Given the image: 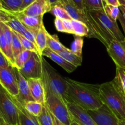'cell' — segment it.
Instances as JSON below:
<instances>
[{
  "label": "cell",
  "mask_w": 125,
  "mask_h": 125,
  "mask_svg": "<svg viewBox=\"0 0 125 125\" xmlns=\"http://www.w3.org/2000/svg\"><path fill=\"white\" fill-rule=\"evenodd\" d=\"M120 5L121 4H125V0H119Z\"/></svg>",
  "instance_id": "cell-47"
},
{
  "label": "cell",
  "mask_w": 125,
  "mask_h": 125,
  "mask_svg": "<svg viewBox=\"0 0 125 125\" xmlns=\"http://www.w3.org/2000/svg\"><path fill=\"white\" fill-rule=\"evenodd\" d=\"M15 33L17 35V36H18V39L20 40L21 43H22V46H23V50H28V51H32V52H36V53L39 55L36 46L33 42H31V41L28 40V39H26V38L23 35H22V34H20L17 32ZM39 56H40V55H39Z\"/></svg>",
  "instance_id": "cell-34"
},
{
  "label": "cell",
  "mask_w": 125,
  "mask_h": 125,
  "mask_svg": "<svg viewBox=\"0 0 125 125\" xmlns=\"http://www.w3.org/2000/svg\"><path fill=\"white\" fill-rule=\"evenodd\" d=\"M18 70L26 80L30 78H41L42 57L32 52L28 61Z\"/></svg>",
  "instance_id": "cell-9"
},
{
  "label": "cell",
  "mask_w": 125,
  "mask_h": 125,
  "mask_svg": "<svg viewBox=\"0 0 125 125\" xmlns=\"http://www.w3.org/2000/svg\"><path fill=\"white\" fill-rule=\"evenodd\" d=\"M56 4L63 7L72 19L82 22L87 26L89 31V38L98 39L105 45L96 23L87 10L83 11L78 9L70 0H60Z\"/></svg>",
  "instance_id": "cell-5"
},
{
  "label": "cell",
  "mask_w": 125,
  "mask_h": 125,
  "mask_svg": "<svg viewBox=\"0 0 125 125\" xmlns=\"http://www.w3.org/2000/svg\"><path fill=\"white\" fill-rule=\"evenodd\" d=\"M119 8H120V11H121V14L123 15L124 18L125 19V4H121L120 5V7H119Z\"/></svg>",
  "instance_id": "cell-44"
},
{
  "label": "cell",
  "mask_w": 125,
  "mask_h": 125,
  "mask_svg": "<svg viewBox=\"0 0 125 125\" xmlns=\"http://www.w3.org/2000/svg\"><path fill=\"white\" fill-rule=\"evenodd\" d=\"M50 114H51V113H50ZM51 117H52L53 122V125H64L62 123H61V122H60V120H58L57 118H56V117H54V116L53 115L51 114Z\"/></svg>",
  "instance_id": "cell-43"
},
{
  "label": "cell",
  "mask_w": 125,
  "mask_h": 125,
  "mask_svg": "<svg viewBox=\"0 0 125 125\" xmlns=\"http://www.w3.org/2000/svg\"><path fill=\"white\" fill-rule=\"evenodd\" d=\"M67 107L74 122L80 125H98L84 109L71 102L67 103Z\"/></svg>",
  "instance_id": "cell-12"
},
{
  "label": "cell",
  "mask_w": 125,
  "mask_h": 125,
  "mask_svg": "<svg viewBox=\"0 0 125 125\" xmlns=\"http://www.w3.org/2000/svg\"><path fill=\"white\" fill-rule=\"evenodd\" d=\"M120 125H125V120H120Z\"/></svg>",
  "instance_id": "cell-49"
},
{
  "label": "cell",
  "mask_w": 125,
  "mask_h": 125,
  "mask_svg": "<svg viewBox=\"0 0 125 125\" xmlns=\"http://www.w3.org/2000/svg\"><path fill=\"white\" fill-rule=\"evenodd\" d=\"M118 20H119V21H120V24H121V27H122L123 30L124 31V34H125V19L124 18L123 16V15L121 14V12H120V15H119V17H118Z\"/></svg>",
  "instance_id": "cell-42"
},
{
  "label": "cell",
  "mask_w": 125,
  "mask_h": 125,
  "mask_svg": "<svg viewBox=\"0 0 125 125\" xmlns=\"http://www.w3.org/2000/svg\"><path fill=\"white\" fill-rule=\"evenodd\" d=\"M0 125H12L7 123L6 120L3 118V117L0 115Z\"/></svg>",
  "instance_id": "cell-45"
},
{
  "label": "cell",
  "mask_w": 125,
  "mask_h": 125,
  "mask_svg": "<svg viewBox=\"0 0 125 125\" xmlns=\"http://www.w3.org/2000/svg\"><path fill=\"white\" fill-rule=\"evenodd\" d=\"M54 23H55V28H56V30H57L58 31L61 32H65V29L63 26V24H62V20L55 18Z\"/></svg>",
  "instance_id": "cell-38"
},
{
  "label": "cell",
  "mask_w": 125,
  "mask_h": 125,
  "mask_svg": "<svg viewBox=\"0 0 125 125\" xmlns=\"http://www.w3.org/2000/svg\"><path fill=\"white\" fill-rule=\"evenodd\" d=\"M42 56H45V57L50 58V59L52 60L53 62L57 63L58 65L62 67L63 69H64L66 72L69 73H72V72H74L77 68V67L74 66L73 65L67 61H66L61 56H60V55L58 54L56 52L51 51V50H50L48 48H46L44 50V51H43Z\"/></svg>",
  "instance_id": "cell-18"
},
{
  "label": "cell",
  "mask_w": 125,
  "mask_h": 125,
  "mask_svg": "<svg viewBox=\"0 0 125 125\" xmlns=\"http://www.w3.org/2000/svg\"><path fill=\"white\" fill-rule=\"evenodd\" d=\"M2 9L9 13L21 11L23 0H1Z\"/></svg>",
  "instance_id": "cell-21"
},
{
  "label": "cell",
  "mask_w": 125,
  "mask_h": 125,
  "mask_svg": "<svg viewBox=\"0 0 125 125\" xmlns=\"http://www.w3.org/2000/svg\"><path fill=\"white\" fill-rule=\"evenodd\" d=\"M0 85L12 97H17L18 95V80L14 67L0 68Z\"/></svg>",
  "instance_id": "cell-8"
},
{
  "label": "cell",
  "mask_w": 125,
  "mask_h": 125,
  "mask_svg": "<svg viewBox=\"0 0 125 125\" xmlns=\"http://www.w3.org/2000/svg\"><path fill=\"white\" fill-rule=\"evenodd\" d=\"M66 80L69 102L86 111H94L104 105L99 94V85L80 83L69 78Z\"/></svg>",
  "instance_id": "cell-1"
},
{
  "label": "cell",
  "mask_w": 125,
  "mask_h": 125,
  "mask_svg": "<svg viewBox=\"0 0 125 125\" xmlns=\"http://www.w3.org/2000/svg\"><path fill=\"white\" fill-rule=\"evenodd\" d=\"M15 16L26 28L27 29L33 31L36 33H38V31L40 29V26L44 24L43 23V17L44 16H39V17H30L23 15L20 12L11 13Z\"/></svg>",
  "instance_id": "cell-16"
},
{
  "label": "cell",
  "mask_w": 125,
  "mask_h": 125,
  "mask_svg": "<svg viewBox=\"0 0 125 125\" xmlns=\"http://www.w3.org/2000/svg\"><path fill=\"white\" fill-rule=\"evenodd\" d=\"M22 105L25 109L26 111H28L32 115L36 117L40 115V114L42 112V111L43 106H44V104H42L39 103H38L34 101H28V102L24 103Z\"/></svg>",
  "instance_id": "cell-25"
},
{
  "label": "cell",
  "mask_w": 125,
  "mask_h": 125,
  "mask_svg": "<svg viewBox=\"0 0 125 125\" xmlns=\"http://www.w3.org/2000/svg\"><path fill=\"white\" fill-rule=\"evenodd\" d=\"M36 34L37 33H36L35 32L33 31L29 30V29H27L26 31L22 35H23L26 39H28V40L31 41V42H33V43L36 45Z\"/></svg>",
  "instance_id": "cell-36"
},
{
  "label": "cell",
  "mask_w": 125,
  "mask_h": 125,
  "mask_svg": "<svg viewBox=\"0 0 125 125\" xmlns=\"http://www.w3.org/2000/svg\"><path fill=\"white\" fill-rule=\"evenodd\" d=\"M103 1H104V0H103Z\"/></svg>",
  "instance_id": "cell-51"
},
{
  "label": "cell",
  "mask_w": 125,
  "mask_h": 125,
  "mask_svg": "<svg viewBox=\"0 0 125 125\" xmlns=\"http://www.w3.org/2000/svg\"><path fill=\"white\" fill-rule=\"evenodd\" d=\"M83 46V39L81 37L75 36L74 40L72 42L71 49L73 53L79 57H82V48Z\"/></svg>",
  "instance_id": "cell-33"
},
{
  "label": "cell",
  "mask_w": 125,
  "mask_h": 125,
  "mask_svg": "<svg viewBox=\"0 0 125 125\" xmlns=\"http://www.w3.org/2000/svg\"><path fill=\"white\" fill-rule=\"evenodd\" d=\"M42 79L45 86L61 99L67 104V82L42 57Z\"/></svg>",
  "instance_id": "cell-4"
},
{
  "label": "cell",
  "mask_w": 125,
  "mask_h": 125,
  "mask_svg": "<svg viewBox=\"0 0 125 125\" xmlns=\"http://www.w3.org/2000/svg\"><path fill=\"white\" fill-rule=\"evenodd\" d=\"M62 22L65 29V33L74 35V28L72 25L71 20H62Z\"/></svg>",
  "instance_id": "cell-35"
},
{
  "label": "cell",
  "mask_w": 125,
  "mask_h": 125,
  "mask_svg": "<svg viewBox=\"0 0 125 125\" xmlns=\"http://www.w3.org/2000/svg\"><path fill=\"white\" fill-rule=\"evenodd\" d=\"M57 54L77 68L82 65V60H83L82 57L77 56L74 53H73L70 49L67 48L65 46L63 50H61L60 52H58Z\"/></svg>",
  "instance_id": "cell-20"
},
{
  "label": "cell",
  "mask_w": 125,
  "mask_h": 125,
  "mask_svg": "<svg viewBox=\"0 0 125 125\" xmlns=\"http://www.w3.org/2000/svg\"><path fill=\"white\" fill-rule=\"evenodd\" d=\"M11 64L9 63V61H7V59L6 58L3 54L0 51V68H6L10 67Z\"/></svg>",
  "instance_id": "cell-37"
},
{
  "label": "cell",
  "mask_w": 125,
  "mask_h": 125,
  "mask_svg": "<svg viewBox=\"0 0 125 125\" xmlns=\"http://www.w3.org/2000/svg\"><path fill=\"white\" fill-rule=\"evenodd\" d=\"M45 104L50 113L64 125H71L73 120L67 104L46 86H45Z\"/></svg>",
  "instance_id": "cell-6"
},
{
  "label": "cell",
  "mask_w": 125,
  "mask_h": 125,
  "mask_svg": "<svg viewBox=\"0 0 125 125\" xmlns=\"http://www.w3.org/2000/svg\"><path fill=\"white\" fill-rule=\"evenodd\" d=\"M31 95L34 101L44 104L45 103V90L42 78L27 79Z\"/></svg>",
  "instance_id": "cell-14"
},
{
  "label": "cell",
  "mask_w": 125,
  "mask_h": 125,
  "mask_svg": "<svg viewBox=\"0 0 125 125\" xmlns=\"http://www.w3.org/2000/svg\"><path fill=\"white\" fill-rule=\"evenodd\" d=\"M104 10L108 17L113 21H116L121 12L119 7L108 4L104 5Z\"/></svg>",
  "instance_id": "cell-32"
},
{
  "label": "cell",
  "mask_w": 125,
  "mask_h": 125,
  "mask_svg": "<svg viewBox=\"0 0 125 125\" xmlns=\"http://www.w3.org/2000/svg\"><path fill=\"white\" fill-rule=\"evenodd\" d=\"M32 51L23 50L17 57L15 58L14 67L19 70L23 67L26 62L29 59Z\"/></svg>",
  "instance_id": "cell-28"
},
{
  "label": "cell",
  "mask_w": 125,
  "mask_h": 125,
  "mask_svg": "<svg viewBox=\"0 0 125 125\" xmlns=\"http://www.w3.org/2000/svg\"><path fill=\"white\" fill-rule=\"evenodd\" d=\"M12 30V29H11ZM12 54L14 59L23 50L21 42L16 34L15 32L12 30V43H11Z\"/></svg>",
  "instance_id": "cell-29"
},
{
  "label": "cell",
  "mask_w": 125,
  "mask_h": 125,
  "mask_svg": "<svg viewBox=\"0 0 125 125\" xmlns=\"http://www.w3.org/2000/svg\"><path fill=\"white\" fill-rule=\"evenodd\" d=\"M80 125V124H78V123H77L76 122H74V121H73V122H72V123H71V125Z\"/></svg>",
  "instance_id": "cell-48"
},
{
  "label": "cell",
  "mask_w": 125,
  "mask_h": 125,
  "mask_svg": "<svg viewBox=\"0 0 125 125\" xmlns=\"http://www.w3.org/2000/svg\"><path fill=\"white\" fill-rule=\"evenodd\" d=\"M87 12L96 23L100 36L105 43V47H107L113 40L120 42L125 40V36L119 29L117 22L110 20L105 13L104 9Z\"/></svg>",
  "instance_id": "cell-3"
},
{
  "label": "cell",
  "mask_w": 125,
  "mask_h": 125,
  "mask_svg": "<svg viewBox=\"0 0 125 125\" xmlns=\"http://www.w3.org/2000/svg\"><path fill=\"white\" fill-rule=\"evenodd\" d=\"M47 31L44 26V24H42L37 33L36 39V45L39 55L41 57H42L43 51L47 48Z\"/></svg>",
  "instance_id": "cell-19"
},
{
  "label": "cell",
  "mask_w": 125,
  "mask_h": 125,
  "mask_svg": "<svg viewBox=\"0 0 125 125\" xmlns=\"http://www.w3.org/2000/svg\"><path fill=\"white\" fill-rule=\"evenodd\" d=\"M10 15H11V13H8L6 11L0 10V22L6 23L9 19Z\"/></svg>",
  "instance_id": "cell-40"
},
{
  "label": "cell",
  "mask_w": 125,
  "mask_h": 125,
  "mask_svg": "<svg viewBox=\"0 0 125 125\" xmlns=\"http://www.w3.org/2000/svg\"><path fill=\"white\" fill-rule=\"evenodd\" d=\"M6 23L12 31L20 34H22V35H23L27 30L26 28L23 25V23L15 16L11 13L9 19L6 23Z\"/></svg>",
  "instance_id": "cell-23"
},
{
  "label": "cell",
  "mask_w": 125,
  "mask_h": 125,
  "mask_svg": "<svg viewBox=\"0 0 125 125\" xmlns=\"http://www.w3.org/2000/svg\"><path fill=\"white\" fill-rule=\"evenodd\" d=\"M75 6L81 10H86L84 0H70Z\"/></svg>",
  "instance_id": "cell-39"
},
{
  "label": "cell",
  "mask_w": 125,
  "mask_h": 125,
  "mask_svg": "<svg viewBox=\"0 0 125 125\" xmlns=\"http://www.w3.org/2000/svg\"><path fill=\"white\" fill-rule=\"evenodd\" d=\"M59 1H60V0H49V2H50V4H51V7L55 6V5H56Z\"/></svg>",
  "instance_id": "cell-46"
},
{
  "label": "cell",
  "mask_w": 125,
  "mask_h": 125,
  "mask_svg": "<svg viewBox=\"0 0 125 125\" xmlns=\"http://www.w3.org/2000/svg\"><path fill=\"white\" fill-rule=\"evenodd\" d=\"M87 11L99 10L104 9L105 2L103 0H84Z\"/></svg>",
  "instance_id": "cell-31"
},
{
  "label": "cell",
  "mask_w": 125,
  "mask_h": 125,
  "mask_svg": "<svg viewBox=\"0 0 125 125\" xmlns=\"http://www.w3.org/2000/svg\"><path fill=\"white\" fill-rule=\"evenodd\" d=\"M113 81L125 97V70L116 67V74Z\"/></svg>",
  "instance_id": "cell-26"
},
{
  "label": "cell",
  "mask_w": 125,
  "mask_h": 125,
  "mask_svg": "<svg viewBox=\"0 0 125 125\" xmlns=\"http://www.w3.org/2000/svg\"><path fill=\"white\" fill-rule=\"evenodd\" d=\"M50 12H51L55 16V18H59L60 20H72L66 10L59 5L56 4L52 6Z\"/></svg>",
  "instance_id": "cell-30"
},
{
  "label": "cell",
  "mask_w": 125,
  "mask_h": 125,
  "mask_svg": "<svg viewBox=\"0 0 125 125\" xmlns=\"http://www.w3.org/2000/svg\"><path fill=\"white\" fill-rule=\"evenodd\" d=\"M99 94L105 104L119 120H125V97L113 80L99 85Z\"/></svg>",
  "instance_id": "cell-2"
},
{
  "label": "cell",
  "mask_w": 125,
  "mask_h": 125,
  "mask_svg": "<svg viewBox=\"0 0 125 125\" xmlns=\"http://www.w3.org/2000/svg\"><path fill=\"white\" fill-rule=\"evenodd\" d=\"M0 115L8 123L19 125L18 109L12 96L0 85Z\"/></svg>",
  "instance_id": "cell-7"
},
{
  "label": "cell",
  "mask_w": 125,
  "mask_h": 125,
  "mask_svg": "<svg viewBox=\"0 0 125 125\" xmlns=\"http://www.w3.org/2000/svg\"><path fill=\"white\" fill-rule=\"evenodd\" d=\"M107 48V51L118 68L125 70V40H113Z\"/></svg>",
  "instance_id": "cell-11"
},
{
  "label": "cell",
  "mask_w": 125,
  "mask_h": 125,
  "mask_svg": "<svg viewBox=\"0 0 125 125\" xmlns=\"http://www.w3.org/2000/svg\"><path fill=\"white\" fill-rule=\"evenodd\" d=\"M47 48L51 50L53 52L58 53L63 50L64 46L61 43L57 35H52L47 32Z\"/></svg>",
  "instance_id": "cell-22"
},
{
  "label": "cell",
  "mask_w": 125,
  "mask_h": 125,
  "mask_svg": "<svg viewBox=\"0 0 125 125\" xmlns=\"http://www.w3.org/2000/svg\"><path fill=\"white\" fill-rule=\"evenodd\" d=\"M12 98L18 109L19 125H40L36 117L32 115L28 111H26L15 97H12Z\"/></svg>",
  "instance_id": "cell-17"
},
{
  "label": "cell",
  "mask_w": 125,
  "mask_h": 125,
  "mask_svg": "<svg viewBox=\"0 0 125 125\" xmlns=\"http://www.w3.org/2000/svg\"><path fill=\"white\" fill-rule=\"evenodd\" d=\"M0 10H4L2 9V4H1V0H0Z\"/></svg>",
  "instance_id": "cell-50"
},
{
  "label": "cell",
  "mask_w": 125,
  "mask_h": 125,
  "mask_svg": "<svg viewBox=\"0 0 125 125\" xmlns=\"http://www.w3.org/2000/svg\"><path fill=\"white\" fill-rule=\"evenodd\" d=\"M15 69L16 75H17V80H18V95L17 97H15L16 99L22 104L28 101H34L31 95L28 81L24 78V76L20 73L18 69L16 68H15Z\"/></svg>",
  "instance_id": "cell-15"
},
{
  "label": "cell",
  "mask_w": 125,
  "mask_h": 125,
  "mask_svg": "<svg viewBox=\"0 0 125 125\" xmlns=\"http://www.w3.org/2000/svg\"></svg>",
  "instance_id": "cell-52"
},
{
  "label": "cell",
  "mask_w": 125,
  "mask_h": 125,
  "mask_svg": "<svg viewBox=\"0 0 125 125\" xmlns=\"http://www.w3.org/2000/svg\"><path fill=\"white\" fill-rule=\"evenodd\" d=\"M51 9V6L49 0H36L20 13L26 16L39 17L44 16L45 13L50 12Z\"/></svg>",
  "instance_id": "cell-13"
},
{
  "label": "cell",
  "mask_w": 125,
  "mask_h": 125,
  "mask_svg": "<svg viewBox=\"0 0 125 125\" xmlns=\"http://www.w3.org/2000/svg\"><path fill=\"white\" fill-rule=\"evenodd\" d=\"M74 28V35L78 37H87L89 38V31L87 26L82 22L72 19L71 20Z\"/></svg>",
  "instance_id": "cell-24"
},
{
  "label": "cell",
  "mask_w": 125,
  "mask_h": 125,
  "mask_svg": "<svg viewBox=\"0 0 125 125\" xmlns=\"http://www.w3.org/2000/svg\"><path fill=\"white\" fill-rule=\"evenodd\" d=\"M37 118L40 125H53L52 117L45 103L43 106L41 114Z\"/></svg>",
  "instance_id": "cell-27"
},
{
  "label": "cell",
  "mask_w": 125,
  "mask_h": 125,
  "mask_svg": "<svg viewBox=\"0 0 125 125\" xmlns=\"http://www.w3.org/2000/svg\"><path fill=\"white\" fill-rule=\"evenodd\" d=\"M87 112L98 125H120V120L105 104L98 109Z\"/></svg>",
  "instance_id": "cell-10"
},
{
  "label": "cell",
  "mask_w": 125,
  "mask_h": 125,
  "mask_svg": "<svg viewBox=\"0 0 125 125\" xmlns=\"http://www.w3.org/2000/svg\"><path fill=\"white\" fill-rule=\"evenodd\" d=\"M104 1L105 4L112 5V6H117V7H120V6L119 0H104Z\"/></svg>",
  "instance_id": "cell-41"
}]
</instances>
